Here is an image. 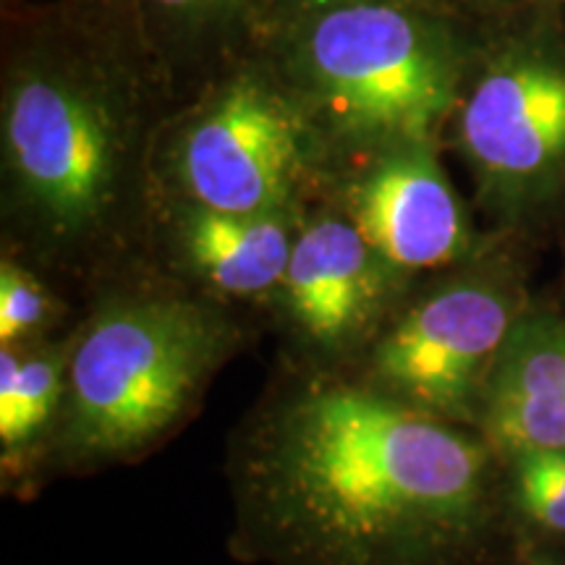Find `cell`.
<instances>
[{"mask_svg": "<svg viewBox=\"0 0 565 565\" xmlns=\"http://www.w3.org/2000/svg\"><path fill=\"white\" fill-rule=\"evenodd\" d=\"M479 204L524 223L565 200V34L524 26L471 55L454 118Z\"/></svg>", "mask_w": 565, "mask_h": 565, "instance_id": "cell-6", "label": "cell"}, {"mask_svg": "<svg viewBox=\"0 0 565 565\" xmlns=\"http://www.w3.org/2000/svg\"><path fill=\"white\" fill-rule=\"evenodd\" d=\"M6 204L47 242L100 236L152 168L137 84L71 32H34L6 61L0 97Z\"/></svg>", "mask_w": 565, "mask_h": 565, "instance_id": "cell-2", "label": "cell"}, {"mask_svg": "<svg viewBox=\"0 0 565 565\" xmlns=\"http://www.w3.org/2000/svg\"><path fill=\"white\" fill-rule=\"evenodd\" d=\"M58 317L55 296L32 270L3 259L0 265V343L19 345L45 333Z\"/></svg>", "mask_w": 565, "mask_h": 565, "instance_id": "cell-15", "label": "cell"}, {"mask_svg": "<svg viewBox=\"0 0 565 565\" xmlns=\"http://www.w3.org/2000/svg\"><path fill=\"white\" fill-rule=\"evenodd\" d=\"M236 330L175 294L105 301L71 343L61 443L76 458L131 456L168 433L228 356Z\"/></svg>", "mask_w": 565, "mask_h": 565, "instance_id": "cell-4", "label": "cell"}, {"mask_svg": "<svg viewBox=\"0 0 565 565\" xmlns=\"http://www.w3.org/2000/svg\"><path fill=\"white\" fill-rule=\"evenodd\" d=\"M406 282L335 210L303 221L275 301L303 345L343 356L383 333Z\"/></svg>", "mask_w": 565, "mask_h": 565, "instance_id": "cell-9", "label": "cell"}, {"mask_svg": "<svg viewBox=\"0 0 565 565\" xmlns=\"http://www.w3.org/2000/svg\"><path fill=\"white\" fill-rule=\"evenodd\" d=\"M353 3H370V0H267V6L273 9V30L291 24V21L315 17V13L343 9V6Z\"/></svg>", "mask_w": 565, "mask_h": 565, "instance_id": "cell-16", "label": "cell"}, {"mask_svg": "<svg viewBox=\"0 0 565 565\" xmlns=\"http://www.w3.org/2000/svg\"><path fill=\"white\" fill-rule=\"evenodd\" d=\"M301 225V210L242 215L183 202L173 207L183 265L210 291L233 299H275Z\"/></svg>", "mask_w": 565, "mask_h": 565, "instance_id": "cell-11", "label": "cell"}, {"mask_svg": "<svg viewBox=\"0 0 565 565\" xmlns=\"http://www.w3.org/2000/svg\"><path fill=\"white\" fill-rule=\"evenodd\" d=\"M338 210L406 280L482 257L466 204L437 160V147H406L362 160L341 183Z\"/></svg>", "mask_w": 565, "mask_h": 565, "instance_id": "cell-8", "label": "cell"}, {"mask_svg": "<svg viewBox=\"0 0 565 565\" xmlns=\"http://www.w3.org/2000/svg\"><path fill=\"white\" fill-rule=\"evenodd\" d=\"M145 38L158 51H194L207 40H217L238 19H244L254 0H134Z\"/></svg>", "mask_w": 565, "mask_h": 565, "instance_id": "cell-13", "label": "cell"}, {"mask_svg": "<svg viewBox=\"0 0 565 565\" xmlns=\"http://www.w3.org/2000/svg\"><path fill=\"white\" fill-rule=\"evenodd\" d=\"M6 3H9V0H6Z\"/></svg>", "mask_w": 565, "mask_h": 565, "instance_id": "cell-19", "label": "cell"}, {"mask_svg": "<svg viewBox=\"0 0 565 565\" xmlns=\"http://www.w3.org/2000/svg\"><path fill=\"white\" fill-rule=\"evenodd\" d=\"M511 267L463 265L393 315L374 338L370 383L454 424H479L508 338L526 312Z\"/></svg>", "mask_w": 565, "mask_h": 565, "instance_id": "cell-7", "label": "cell"}, {"mask_svg": "<svg viewBox=\"0 0 565 565\" xmlns=\"http://www.w3.org/2000/svg\"><path fill=\"white\" fill-rule=\"evenodd\" d=\"M482 440L370 380H317L259 427L246 503L288 565H445L484 524Z\"/></svg>", "mask_w": 565, "mask_h": 565, "instance_id": "cell-1", "label": "cell"}, {"mask_svg": "<svg viewBox=\"0 0 565 565\" xmlns=\"http://www.w3.org/2000/svg\"><path fill=\"white\" fill-rule=\"evenodd\" d=\"M152 171L175 202L217 212H291L328 147L270 63L238 68L168 126Z\"/></svg>", "mask_w": 565, "mask_h": 565, "instance_id": "cell-5", "label": "cell"}, {"mask_svg": "<svg viewBox=\"0 0 565 565\" xmlns=\"http://www.w3.org/2000/svg\"><path fill=\"white\" fill-rule=\"evenodd\" d=\"M475 51L427 0H370L273 30L270 66L328 152L437 147Z\"/></svg>", "mask_w": 565, "mask_h": 565, "instance_id": "cell-3", "label": "cell"}, {"mask_svg": "<svg viewBox=\"0 0 565 565\" xmlns=\"http://www.w3.org/2000/svg\"><path fill=\"white\" fill-rule=\"evenodd\" d=\"M513 461V498L545 532L565 534V450H521Z\"/></svg>", "mask_w": 565, "mask_h": 565, "instance_id": "cell-14", "label": "cell"}, {"mask_svg": "<svg viewBox=\"0 0 565 565\" xmlns=\"http://www.w3.org/2000/svg\"><path fill=\"white\" fill-rule=\"evenodd\" d=\"M545 565H555V563H545Z\"/></svg>", "mask_w": 565, "mask_h": 565, "instance_id": "cell-18", "label": "cell"}, {"mask_svg": "<svg viewBox=\"0 0 565 565\" xmlns=\"http://www.w3.org/2000/svg\"><path fill=\"white\" fill-rule=\"evenodd\" d=\"M427 3H433V0H427ZM456 3L471 6V9H513V6L524 3V0H456Z\"/></svg>", "mask_w": 565, "mask_h": 565, "instance_id": "cell-17", "label": "cell"}, {"mask_svg": "<svg viewBox=\"0 0 565 565\" xmlns=\"http://www.w3.org/2000/svg\"><path fill=\"white\" fill-rule=\"evenodd\" d=\"M484 440L505 456L565 450V320L529 307L484 393Z\"/></svg>", "mask_w": 565, "mask_h": 565, "instance_id": "cell-10", "label": "cell"}, {"mask_svg": "<svg viewBox=\"0 0 565 565\" xmlns=\"http://www.w3.org/2000/svg\"><path fill=\"white\" fill-rule=\"evenodd\" d=\"M71 345H3L0 353V445L3 454L30 445L66 401Z\"/></svg>", "mask_w": 565, "mask_h": 565, "instance_id": "cell-12", "label": "cell"}]
</instances>
